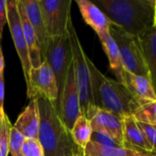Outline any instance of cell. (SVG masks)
<instances>
[{
	"label": "cell",
	"mask_w": 156,
	"mask_h": 156,
	"mask_svg": "<svg viewBox=\"0 0 156 156\" xmlns=\"http://www.w3.org/2000/svg\"><path fill=\"white\" fill-rule=\"evenodd\" d=\"M11 129V122L8 116L5 113L0 117V156H8Z\"/></svg>",
	"instance_id": "23"
},
{
	"label": "cell",
	"mask_w": 156,
	"mask_h": 156,
	"mask_svg": "<svg viewBox=\"0 0 156 156\" xmlns=\"http://www.w3.org/2000/svg\"><path fill=\"white\" fill-rule=\"evenodd\" d=\"M13 127L26 139H37L39 129V111L37 98L30 100L27 106L17 117Z\"/></svg>",
	"instance_id": "12"
},
{
	"label": "cell",
	"mask_w": 156,
	"mask_h": 156,
	"mask_svg": "<svg viewBox=\"0 0 156 156\" xmlns=\"http://www.w3.org/2000/svg\"><path fill=\"white\" fill-rule=\"evenodd\" d=\"M81 156H156L154 152H146L141 149L130 148L125 146L103 147L90 142L81 150Z\"/></svg>",
	"instance_id": "17"
},
{
	"label": "cell",
	"mask_w": 156,
	"mask_h": 156,
	"mask_svg": "<svg viewBox=\"0 0 156 156\" xmlns=\"http://www.w3.org/2000/svg\"><path fill=\"white\" fill-rule=\"evenodd\" d=\"M143 55L150 72L151 82L155 86L156 81V27L139 37Z\"/></svg>",
	"instance_id": "19"
},
{
	"label": "cell",
	"mask_w": 156,
	"mask_h": 156,
	"mask_svg": "<svg viewBox=\"0 0 156 156\" xmlns=\"http://www.w3.org/2000/svg\"><path fill=\"white\" fill-rule=\"evenodd\" d=\"M137 122L156 125V101L142 105L133 115Z\"/></svg>",
	"instance_id": "22"
},
{
	"label": "cell",
	"mask_w": 156,
	"mask_h": 156,
	"mask_svg": "<svg viewBox=\"0 0 156 156\" xmlns=\"http://www.w3.org/2000/svg\"><path fill=\"white\" fill-rule=\"evenodd\" d=\"M16 6H17V11L19 14V17H20L23 34L25 37L27 49H28L30 65H31V68L36 69V68H38L43 61L41 55H40L37 38L36 37V34H35L30 23L27 20V15L25 13L24 7H23L20 0H16Z\"/></svg>",
	"instance_id": "16"
},
{
	"label": "cell",
	"mask_w": 156,
	"mask_h": 156,
	"mask_svg": "<svg viewBox=\"0 0 156 156\" xmlns=\"http://www.w3.org/2000/svg\"><path fill=\"white\" fill-rule=\"evenodd\" d=\"M110 23L127 34L141 37L156 27L155 0H95Z\"/></svg>",
	"instance_id": "1"
},
{
	"label": "cell",
	"mask_w": 156,
	"mask_h": 156,
	"mask_svg": "<svg viewBox=\"0 0 156 156\" xmlns=\"http://www.w3.org/2000/svg\"><path fill=\"white\" fill-rule=\"evenodd\" d=\"M109 33L118 47L124 69L133 75L142 76L151 80L139 37L127 34L112 24L110 26Z\"/></svg>",
	"instance_id": "5"
},
{
	"label": "cell",
	"mask_w": 156,
	"mask_h": 156,
	"mask_svg": "<svg viewBox=\"0 0 156 156\" xmlns=\"http://www.w3.org/2000/svg\"><path fill=\"white\" fill-rule=\"evenodd\" d=\"M53 106L60 121L70 132L75 121L81 115L79 91L72 64L67 72L63 87Z\"/></svg>",
	"instance_id": "7"
},
{
	"label": "cell",
	"mask_w": 156,
	"mask_h": 156,
	"mask_svg": "<svg viewBox=\"0 0 156 156\" xmlns=\"http://www.w3.org/2000/svg\"><path fill=\"white\" fill-rule=\"evenodd\" d=\"M123 79L124 86L131 91L141 106L152 101H156L154 87L149 79L133 75L127 70H124Z\"/></svg>",
	"instance_id": "14"
},
{
	"label": "cell",
	"mask_w": 156,
	"mask_h": 156,
	"mask_svg": "<svg viewBox=\"0 0 156 156\" xmlns=\"http://www.w3.org/2000/svg\"><path fill=\"white\" fill-rule=\"evenodd\" d=\"M25 139L26 138L12 126L9 138V153L11 156H21V148Z\"/></svg>",
	"instance_id": "25"
},
{
	"label": "cell",
	"mask_w": 156,
	"mask_h": 156,
	"mask_svg": "<svg viewBox=\"0 0 156 156\" xmlns=\"http://www.w3.org/2000/svg\"><path fill=\"white\" fill-rule=\"evenodd\" d=\"M72 156H81L80 155V148H78V150L75 152V154H74Z\"/></svg>",
	"instance_id": "31"
},
{
	"label": "cell",
	"mask_w": 156,
	"mask_h": 156,
	"mask_svg": "<svg viewBox=\"0 0 156 156\" xmlns=\"http://www.w3.org/2000/svg\"><path fill=\"white\" fill-rule=\"evenodd\" d=\"M67 31L69 34L71 51H72V65L76 80V84L79 91L80 112L88 120H91L99 109L94 105L91 94L90 80L88 66L86 63V54L82 48L80 41L78 37L76 29L72 23L71 16L68 20Z\"/></svg>",
	"instance_id": "4"
},
{
	"label": "cell",
	"mask_w": 156,
	"mask_h": 156,
	"mask_svg": "<svg viewBox=\"0 0 156 156\" xmlns=\"http://www.w3.org/2000/svg\"><path fill=\"white\" fill-rule=\"evenodd\" d=\"M27 95L28 99L42 98L55 104L58 90L57 80L48 64L43 60L38 68H31L27 84Z\"/></svg>",
	"instance_id": "8"
},
{
	"label": "cell",
	"mask_w": 156,
	"mask_h": 156,
	"mask_svg": "<svg viewBox=\"0 0 156 156\" xmlns=\"http://www.w3.org/2000/svg\"><path fill=\"white\" fill-rule=\"evenodd\" d=\"M123 139L125 147L155 153V150L149 144L133 116L123 119Z\"/></svg>",
	"instance_id": "18"
},
{
	"label": "cell",
	"mask_w": 156,
	"mask_h": 156,
	"mask_svg": "<svg viewBox=\"0 0 156 156\" xmlns=\"http://www.w3.org/2000/svg\"><path fill=\"white\" fill-rule=\"evenodd\" d=\"M6 24H7L6 0H0V41L2 40L4 27Z\"/></svg>",
	"instance_id": "28"
},
{
	"label": "cell",
	"mask_w": 156,
	"mask_h": 156,
	"mask_svg": "<svg viewBox=\"0 0 156 156\" xmlns=\"http://www.w3.org/2000/svg\"><path fill=\"white\" fill-rule=\"evenodd\" d=\"M39 111L37 140L45 156H72L78 150L70 132L58 118L53 104L42 98H37Z\"/></svg>",
	"instance_id": "3"
},
{
	"label": "cell",
	"mask_w": 156,
	"mask_h": 156,
	"mask_svg": "<svg viewBox=\"0 0 156 156\" xmlns=\"http://www.w3.org/2000/svg\"><path fill=\"white\" fill-rule=\"evenodd\" d=\"M6 13H7V25L14 41V45L17 55L19 57L26 84L28 83V75L31 69L28 49L25 40L22 30L19 14L16 6V0H6Z\"/></svg>",
	"instance_id": "10"
},
{
	"label": "cell",
	"mask_w": 156,
	"mask_h": 156,
	"mask_svg": "<svg viewBox=\"0 0 156 156\" xmlns=\"http://www.w3.org/2000/svg\"><path fill=\"white\" fill-rule=\"evenodd\" d=\"M48 37H58L67 33L70 17L71 0H37Z\"/></svg>",
	"instance_id": "9"
},
{
	"label": "cell",
	"mask_w": 156,
	"mask_h": 156,
	"mask_svg": "<svg viewBox=\"0 0 156 156\" xmlns=\"http://www.w3.org/2000/svg\"><path fill=\"white\" fill-rule=\"evenodd\" d=\"M82 18L98 35V37L109 34L111 23L104 13L92 2L88 0H76Z\"/></svg>",
	"instance_id": "13"
},
{
	"label": "cell",
	"mask_w": 156,
	"mask_h": 156,
	"mask_svg": "<svg viewBox=\"0 0 156 156\" xmlns=\"http://www.w3.org/2000/svg\"><path fill=\"white\" fill-rule=\"evenodd\" d=\"M4 69H5V59H4L2 48L0 46V74H4Z\"/></svg>",
	"instance_id": "30"
},
{
	"label": "cell",
	"mask_w": 156,
	"mask_h": 156,
	"mask_svg": "<svg viewBox=\"0 0 156 156\" xmlns=\"http://www.w3.org/2000/svg\"><path fill=\"white\" fill-rule=\"evenodd\" d=\"M92 132L93 131L90 120H88L84 115L81 114L75 121L70 130L71 139L78 148L83 150L86 145L90 142Z\"/></svg>",
	"instance_id": "21"
},
{
	"label": "cell",
	"mask_w": 156,
	"mask_h": 156,
	"mask_svg": "<svg viewBox=\"0 0 156 156\" xmlns=\"http://www.w3.org/2000/svg\"><path fill=\"white\" fill-rule=\"evenodd\" d=\"M138 127L144 133L145 139L149 143V144L153 147V149L155 150V139H156V128L155 125L137 122Z\"/></svg>",
	"instance_id": "26"
},
{
	"label": "cell",
	"mask_w": 156,
	"mask_h": 156,
	"mask_svg": "<svg viewBox=\"0 0 156 156\" xmlns=\"http://www.w3.org/2000/svg\"><path fill=\"white\" fill-rule=\"evenodd\" d=\"M22 5L24 7L25 13L27 15V20L30 23L36 37L37 38L40 55L43 60V56L46 48V44L48 40V33L46 30V27L42 18L41 11L39 8V5L37 0H20Z\"/></svg>",
	"instance_id": "15"
},
{
	"label": "cell",
	"mask_w": 156,
	"mask_h": 156,
	"mask_svg": "<svg viewBox=\"0 0 156 156\" xmlns=\"http://www.w3.org/2000/svg\"><path fill=\"white\" fill-rule=\"evenodd\" d=\"M43 60L48 64L53 71L59 93L67 72L72 64V51L68 31L62 36L48 37Z\"/></svg>",
	"instance_id": "6"
},
{
	"label": "cell",
	"mask_w": 156,
	"mask_h": 156,
	"mask_svg": "<svg viewBox=\"0 0 156 156\" xmlns=\"http://www.w3.org/2000/svg\"><path fill=\"white\" fill-rule=\"evenodd\" d=\"M90 142L95 144H98L100 146H103V147L120 146L114 141H112L109 136H107L103 133H96V132H92V134L90 137Z\"/></svg>",
	"instance_id": "27"
},
{
	"label": "cell",
	"mask_w": 156,
	"mask_h": 156,
	"mask_svg": "<svg viewBox=\"0 0 156 156\" xmlns=\"http://www.w3.org/2000/svg\"><path fill=\"white\" fill-rule=\"evenodd\" d=\"M100 40L101 42L103 50L105 51V53L108 57L111 70L116 77L117 81L124 85L123 73H124L125 69L123 68L121 54H120V51L118 49V47H117L115 41L110 36V33L100 37Z\"/></svg>",
	"instance_id": "20"
},
{
	"label": "cell",
	"mask_w": 156,
	"mask_h": 156,
	"mask_svg": "<svg viewBox=\"0 0 156 156\" xmlns=\"http://www.w3.org/2000/svg\"><path fill=\"white\" fill-rule=\"evenodd\" d=\"M85 58L90 73L94 105L122 119L133 116L141 105L131 91L123 84L103 75L87 55Z\"/></svg>",
	"instance_id": "2"
},
{
	"label": "cell",
	"mask_w": 156,
	"mask_h": 156,
	"mask_svg": "<svg viewBox=\"0 0 156 156\" xmlns=\"http://www.w3.org/2000/svg\"><path fill=\"white\" fill-rule=\"evenodd\" d=\"M21 156H45V154L37 139H25L21 148Z\"/></svg>",
	"instance_id": "24"
},
{
	"label": "cell",
	"mask_w": 156,
	"mask_h": 156,
	"mask_svg": "<svg viewBox=\"0 0 156 156\" xmlns=\"http://www.w3.org/2000/svg\"><path fill=\"white\" fill-rule=\"evenodd\" d=\"M90 122L93 132L103 133L118 145L125 146L123 139V119L110 112L99 109Z\"/></svg>",
	"instance_id": "11"
},
{
	"label": "cell",
	"mask_w": 156,
	"mask_h": 156,
	"mask_svg": "<svg viewBox=\"0 0 156 156\" xmlns=\"http://www.w3.org/2000/svg\"><path fill=\"white\" fill-rule=\"evenodd\" d=\"M4 101H5V80H4V74H0V117L5 113L4 111Z\"/></svg>",
	"instance_id": "29"
}]
</instances>
